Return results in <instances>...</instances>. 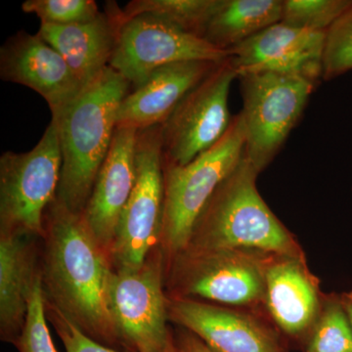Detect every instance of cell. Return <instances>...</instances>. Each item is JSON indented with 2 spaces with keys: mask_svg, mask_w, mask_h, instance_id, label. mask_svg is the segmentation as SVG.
Returning <instances> with one entry per match:
<instances>
[{
  "mask_svg": "<svg viewBox=\"0 0 352 352\" xmlns=\"http://www.w3.org/2000/svg\"><path fill=\"white\" fill-rule=\"evenodd\" d=\"M39 244L45 302L95 342L122 351L109 308L110 256L95 239L82 214L55 199L46 208Z\"/></svg>",
  "mask_w": 352,
  "mask_h": 352,
  "instance_id": "6da1fadb",
  "label": "cell"
},
{
  "mask_svg": "<svg viewBox=\"0 0 352 352\" xmlns=\"http://www.w3.org/2000/svg\"><path fill=\"white\" fill-rule=\"evenodd\" d=\"M131 85L107 67L57 118L62 154L57 200L82 214L117 127V113Z\"/></svg>",
  "mask_w": 352,
  "mask_h": 352,
  "instance_id": "7a4b0ae2",
  "label": "cell"
},
{
  "mask_svg": "<svg viewBox=\"0 0 352 352\" xmlns=\"http://www.w3.org/2000/svg\"><path fill=\"white\" fill-rule=\"evenodd\" d=\"M258 175L244 154L201 210L184 251L243 250L305 258L295 236L261 198Z\"/></svg>",
  "mask_w": 352,
  "mask_h": 352,
  "instance_id": "3957f363",
  "label": "cell"
},
{
  "mask_svg": "<svg viewBox=\"0 0 352 352\" xmlns=\"http://www.w3.org/2000/svg\"><path fill=\"white\" fill-rule=\"evenodd\" d=\"M270 256L227 249L180 252L166 263V296L265 314V270Z\"/></svg>",
  "mask_w": 352,
  "mask_h": 352,
  "instance_id": "277c9868",
  "label": "cell"
},
{
  "mask_svg": "<svg viewBox=\"0 0 352 352\" xmlns=\"http://www.w3.org/2000/svg\"><path fill=\"white\" fill-rule=\"evenodd\" d=\"M242 113L217 144L186 166H164V208L161 247L166 263L184 251L196 220L220 183L232 173L245 152Z\"/></svg>",
  "mask_w": 352,
  "mask_h": 352,
  "instance_id": "5b68a950",
  "label": "cell"
},
{
  "mask_svg": "<svg viewBox=\"0 0 352 352\" xmlns=\"http://www.w3.org/2000/svg\"><path fill=\"white\" fill-rule=\"evenodd\" d=\"M62 154L51 120L38 144L0 157V234L41 239L46 208L56 199Z\"/></svg>",
  "mask_w": 352,
  "mask_h": 352,
  "instance_id": "8992f818",
  "label": "cell"
},
{
  "mask_svg": "<svg viewBox=\"0 0 352 352\" xmlns=\"http://www.w3.org/2000/svg\"><path fill=\"white\" fill-rule=\"evenodd\" d=\"M166 259L161 247L134 270H115L109 281V308L120 349L126 352H164L170 339Z\"/></svg>",
  "mask_w": 352,
  "mask_h": 352,
  "instance_id": "52a82bcc",
  "label": "cell"
},
{
  "mask_svg": "<svg viewBox=\"0 0 352 352\" xmlns=\"http://www.w3.org/2000/svg\"><path fill=\"white\" fill-rule=\"evenodd\" d=\"M245 156L259 173L267 168L302 117L315 85L302 76L254 73L239 76Z\"/></svg>",
  "mask_w": 352,
  "mask_h": 352,
  "instance_id": "ba28073f",
  "label": "cell"
},
{
  "mask_svg": "<svg viewBox=\"0 0 352 352\" xmlns=\"http://www.w3.org/2000/svg\"><path fill=\"white\" fill-rule=\"evenodd\" d=\"M136 180L120 214L111 261L115 270L140 267L163 232L164 178L161 126L138 131Z\"/></svg>",
  "mask_w": 352,
  "mask_h": 352,
  "instance_id": "9c48e42d",
  "label": "cell"
},
{
  "mask_svg": "<svg viewBox=\"0 0 352 352\" xmlns=\"http://www.w3.org/2000/svg\"><path fill=\"white\" fill-rule=\"evenodd\" d=\"M235 78L227 58L180 102L161 126L164 164L186 166L226 133L232 120L228 96Z\"/></svg>",
  "mask_w": 352,
  "mask_h": 352,
  "instance_id": "30bf717a",
  "label": "cell"
},
{
  "mask_svg": "<svg viewBox=\"0 0 352 352\" xmlns=\"http://www.w3.org/2000/svg\"><path fill=\"white\" fill-rule=\"evenodd\" d=\"M229 51L182 31L150 14L136 16L120 28L109 67L124 76L132 89L140 87L156 69L178 62H221Z\"/></svg>",
  "mask_w": 352,
  "mask_h": 352,
  "instance_id": "8fae6325",
  "label": "cell"
},
{
  "mask_svg": "<svg viewBox=\"0 0 352 352\" xmlns=\"http://www.w3.org/2000/svg\"><path fill=\"white\" fill-rule=\"evenodd\" d=\"M168 320L215 352H287L286 339L263 315L187 298L168 296Z\"/></svg>",
  "mask_w": 352,
  "mask_h": 352,
  "instance_id": "7c38bea8",
  "label": "cell"
},
{
  "mask_svg": "<svg viewBox=\"0 0 352 352\" xmlns=\"http://www.w3.org/2000/svg\"><path fill=\"white\" fill-rule=\"evenodd\" d=\"M327 32L300 29L279 22L231 48L228 60L237 78L254 73L302 76L314 83L323 78Z\"/></svg>",
  "mask_w": 352,
  "mask_h": 352,
  "instance_id": "4fadbf2b",
  "label": "cell"
},
{
  "mask_svg": "<svg viewBox=\"0 0 352 352\" xmlns=\"http://www.w3.org/2000/svg\"><path fill=\"white\" fill-rule=\"evenodd\" d=\"M0 78L31 88L57 118L82 94V83L57 50L41 36L25 31L10 36L0 48Z\"/></svg>",
  "mask_w": 352,
  "mask_h": 352,
  "instance_id": "5bb4252c",
  "label": "cell"
},
{
  "mask_svg": "<svg viewBox=\"0 0 352 352\" xmlns=\"http://www.w3.org/2000/svg\"><path fill=\"white\" fill-rule=\"evenodd\" d=\"M324 296L307 258L270 256L264 311L285 339L302 346L320 314Z\"/></svg>",
  "mask_w": 352,
  "mask_h": 352,
  "instance_id": "9a60e30c",
  "label": "cell"
},
{
  "mask_svg": "<svg viewBox=\"0 0 352 352\" xmlns=\"http://www.w3.org/2000/svg\"><path fill=\"white\" fill-rule=\"evenodd\" d=\"M136 136V129L116 127L110 151L82 214L95 239L110 258L120 214L135 184Z\"/></svg>",
  "mask_w": 352,
  "mask_h": 352,
  "instance_id": "2e32d148",
  "label": "cell"
},
{
  "mask_svg": "<svg viewBox=\"0 0 352 352\" xmlns=\"http://www.w3.org/2000/svg\"><path fill=\"white\" fill-rule=\"evenodd\" d=\"M219 63L185 61L156 69L144 85L124 97L118 110L117 127L140 131L162 126L184 97Z\"/></svg>",
  "mask_w": 352,
  "mask_h": 352,
  "instance_id": "e0dca14e",
  "label": "cell"
},
{
  "mask_svg": "<svg viewBox=\"0 0 352 352\" xmlns=\"http://www.w3.org/2000/svg\"><path fill=\"white\" fill-rule=\"evenodd\" d=\"M119 6L108 2L105 11L89 22L73 25L41 23L38 34L61 54L74 75L87 87L112 59L120 28Z\"/></svg>",
  "mask_w": 352,
  "mask_h": 352,
  "instance_id": "ac0fdd59",
  "label": "cell"
},
{
  "mask_svg": "<svg viewBox=\"0 0 352 352\" xmlns=\"http://www.w3.org/2000/svg\"><path fill=\"white\" fill-rule=\"evenodd\" d=\"M41 239L0 234V339H19L32 289L41 275Z\"/></svg>",
  "mask_w": 352,
  "mask_h": 352,
  "instance_id": "d6986e66",
  "label": "cell"
},
{
  "mask_svg": "<svg viewBox=\"0 0 352 352\" xmlns=\"http://www.w3.org/2000/svg\"><path fill=\"white\" fill-rule=\"evenodd\" d=\"M281 0H220L204 32L214 47L228 51L282 20Z\"/></svg>",
  "mask_w": 352,
  "mask_h": 352,
  "instance_id": "ffe728a7",
  "label": "cell"
},
{
  "mask_svg": "<svg viewBox=\"0 0 352 352\" xmlns=\"http://www.w3.org/2000/svg\"><path fill=\"white\" fill-rule=\"evenodd\" d=\"M220 0H132L124 8H119L120 24L150 14L203 38L204 32L219 6Z\"/></svg>",
  "mask_w": 352,
  "mask_h": 352,
  "instance_id": "44dd1931",
  "label": "cell"
},
{
  "mask_svg": "<svg viewBox=\"0 0 352 352\" xmlns=\"http://www.w3.org/2000/svg\"><path fill=\"white\" fill-rule=\"evenodd\" d=\"M302 346V352H352V329L340 295L324 296L320 314Z\"/></svg>",
  "mask_w": 352,
  "mask_h": 352,
  "instance_id": "7402d4cb",
  "label": "cell"
},
{
  "mask_svg": "<svg viewBox=\"0 0 352 352\" xmlns=\"http://www.w3.org/2000/svg\"><path fill=\"white\" fill-rule=\"evenodd\" d=\"M352 6V0H284L282 23L312 31L328 30Z\"/></svg>",
  "mask_w": 352,
  "mask_h": 352,
  "instance_id": "603a6c76",
  "label": "cell"
},
{
  "mask_svg": "<svg viewBox=\"0 0 352 352\" xmlns=\"http://www.w3.org/2000/svg\"><path fill=\"white\" fill-rule=\"evenodd\" d=\"M46 317L45 298L39 275L32 289L22 333L14 346L19 352H58Z\"/></svg>",
  "mask_w": 352,
  "mask_h": 352,
  "instance_id": "cb8c5ba5",
  "label": "cell"
},
{
  "mask_svg": "<svg viewBox=\"0 0 352 352\" xmlns=\"http://www.w3.org/2000/svg\"><path fill=\"white\" fill-rule=\"evenodd\" d=\"M22 10L43 24L62 25L89 22L101 13L94 0H27Z\"/></svg>",
  "mask_w": 352,
  "mask_h": 352,
  "instance_id": "d4e9b609",
  "label": "cell"
},
{
  "mask_svg": "<svg viewBox=\"0 0 352 352\" xmlns=\"http://www.w3.org/2000/svg\"><path fill=\"white\" fill-rule=\"evenodd\" d=\"M349 71H352V6L328 30L323 78L333 80Z\"/></svg>",
  "mask_w": 352,
  "mask_h": 352,
  "instance_id": "484cf974",
  "label": "cell"
},
{
  "mask_svg": "<svg viewBox=\"0 0 352 352\" xmlns=\"http://www.w3.org/2000/svg\"><path fill=\"white\" fill-rule=\"evenodd\" d=\"M46 317L52 324L67 352H126L116 351L85 335L56 308L45 302Z\"/></svg>",
  "mask_w": 352,
  "mask_h": 352,
  "instance_id": "4316f807",
  "label": "cell"
},
{
  "mask_svg": "<svg viewBox=\"0 0 352 352\" xmlns=\"http://www.w3.org/2000/svg\"><path fill=\"white\" fill-rule=\"evenodd\" d=\"M173 340L178 352H215L195 333L187 329L175 326L173 328Z\"/></svg>",
  "mask_w": 352,
  "mask_h": 352,
  "instance_id": "83f0119b",
  "label": "cell"
},
{
  "mask_svg": "<svg viewBox=\"0 0 352 352\" xmlns=\"http://www.w3.org/2000/svg\"><path fill=\"white\" fill-rule=\"evenodd\" d=\"M340 300H342V305H344V310H346L352 329V291L342 294Z\"/></svg>",
  "mask_w": 352,
  "mask_h": 352,
  "instance_id": "f1b7e54d",
  "label": "cell"
},
{
  "mask_svg": "<svg viewBox=\"0 0 352 352\" xmlns=\"http://www.w3.org/2000/svg\"><path fill=\"white\" fill-rule=\"evenodd\" d=\"M164 352H178L177 349H176L175 340H173V328H171L170 339H168V344H166Z\"/></svg>",
  "mask_w": 352,
  "mask_h": 352,
  "instance_id": "f546056e",
  "label": "cell"
}]
</instances>
